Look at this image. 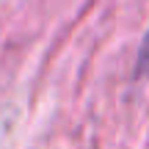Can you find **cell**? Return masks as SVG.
<instances>
[{"mask_svg":"<svg viewBox=\"0 0 149 149\" xmlns=\"http://www.w3.org/2000/svg\"><path fill=\"white\" fill-rule=\"evenodd\" d=\"M135 80H144L149 77V28L141 39V47H138V58H135V72H133Z\"/></svg>","mask_w":149,"mask_h":149,"instance_id":"obj_1","label":"cell"}]
</instances>
